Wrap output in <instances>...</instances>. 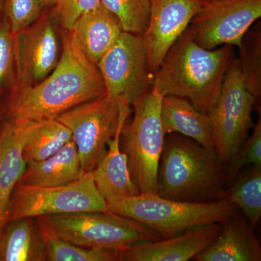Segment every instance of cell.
Instances as JSON below:
<instances>
[{"mask_svg":"<svg viewBox=\"0 0 261 261\" xmlns=\"http://www.w3.org/2000/svg\"><path fill=\"white\" fill-rule=\"evenodd\" d=\"M226 189L224 199L243 211L252 227L261 217V168L252 166Z\"/></svg>","mask_w":261,"mask_h":261,"instance_id":"23","label":"cell"},{"mask_svg":"<svg viewBox=\"0 0 261 261\" xmlns=\"http://www.w3.org/2000/svg\"><path fill=\"white\" fill-rule=\"evenodd\" d=\"M2 6H3V0H0V11H1Z\"/></svg>","mask_w":261,"mask_h":261,"instance_id":"32","label":"cell"},{"mask_svg":"<svg viewBox=\"0 0 261 261\" xmlns=\"http://www.w3.org/2000/svg\"><path fill=\"white\" fill-rule=\"evenodd\" d=\"M256 102L245 86L238 59L225 75L219 97L208 113L214 147L223 165L233 159L253 126L252 111Z\"/></svg>","mask_w":261,"mask_h":261,"instance_id":"8","label":"cell"},{"mask_svg":"<svg viewBox=\"0 0 261 261\" xmlns=\"http://www.w3.org/2000/svg\"><path fill=\"white\" fill-rule=\"evenodd\" d=\"M15 64L14 39L8 22L0 23V88L8 83Z\"/></svg>","mask_w":261,"mask_h":261,"instance_id":"30","label":"cell"},{"mask_svg":"<svg viewBox=\"0 0 261 261\" xmlns=\"http://www.w3.org/2000/svg\"><path fill=\"white\" fill-rule=\"evenodd\" d=\"M108 97L132 106L152 87L145 43L141 36L121 33L97 65Z\"/></svg>","mask_w":261,"mask_h":261,"instance_id":"10","label":"cell"},{"mask_svg":"<svg viewBox=\"0 0 261 261\" xmlns=\"http://www.w3.org/2000/svg\"><path fill=\"white\" fill-rule=\"evenodd\" d=\"M261 17V0H203L187 30L205 49H240L245 34Z\"/></svg>","mask_w":261,"mask_h":261,"instance_id":"11","label":"cell"},{"mask_svg":"<svg viewBox=\"0 0 261 261\" xmlns=\"http://www.w3.org/2000/svg\"><path fill=\"white\" fill-rule=\"evenodd\" d=\"M221 224L202 225L179 234L116 250L119 261H187L206 250L217 238Z\"/></svg>","mask_w":261,"mask_h":261,"instance_id":"14","label":"cell"},{"mask_svg":"<svg viewBox=\"0 0 261 261\" xmlns=\"http://www.w3.org/2000/svg\"><path fill=\"white\" fill-rule=\"evenodd\" d=\"M38 123L8 120L0 128V228L8 222L10 197L27 167L24 146Z\"/></svg>","mask_w":261,"mask_h":261,"instance_id":"15","label":"cell"},{"mask_svg":"<svg viewBox=\"0 0 261 261\" xmlns=\"http://www.w3.org/2000/svg\"><path fill=\"white\" fill-rule=\"evenodd\" d=\"M71 140L69 128L56 118L39 122L24 146V159L27 163L47 159Z\"/></svg>","mask_w":261,"mask_h":261,"instance_id":"22","label":"cell"},{"mask_svg":"<svg viewBox=\"0 0 261 261\" xmlns=\"http://www.w3.org/2000/svg\"><path fill=\"white\" fill-rule=\"evenodd\" d=\"M17 82L14 89L32 87L56 68L61 47L54 19L41 16L28 28L13 34Z\"/></svg>","mask_w":261,"mask_h":261,"instance_id":"12","label":"cell"},{"mask_svg":"<svg viewBox=\"0 0 261 261\" xmlns=\"http://www.w3.org/2000/svg\"><path fill=\"white\" fill-rule=\"evenodd\" d=\"M105 94L106 87L97 65L89 61L66 30L56 68L36 85L14 89L8 106V120L40 122L55 119L65 111Z\"/></svg>","mask_w":261,"mask_h":261,"instance_id":"1","label":"cell"},{"mask_svg":"<svg viewBox=\"0 0 261 261\" xmlns=\"http://www.w3.org/2000/svg\"><path fill=\"white\" fill-rule=\"evenodd\" d=\"M252 165L261 168V117L254 127L252 135L244 142L226 165V176L227 185H231L240 175V171L245 166Z\"/></svg>","mask_w":261,"mask_h":261,"instance_id":"27","label":"cell"},{"mask_svg":"<svg viewBox=\"0 0 261 261\" xmlns=\"http://www.w3.org/2000/svg\"><path fill=\"white\" fill-rule=\"evenodd\" d=\"M148 25L142 39L153 76L170 48L187 30L203 0H150Z\"/></svg>","mask_w":261,"mask_h":261,"instance_id":"13","label":"cell"},{"mask_svg":"<svg viewBox=\"0 0 261 261\" xmlns=\"http://www.w3.org/2000/svg\"><path fill=\"white\" fill-rule=\"evenodd\" d=\"M41 0H6L5 9L13 34L28 28L42 16Z\"/></svg>","mask_w":261,"mask_h":261,"instance_id":"28","label":"cell"},{"mask_svg":"<svg viewBox=\"0 0 261 261\" xmlns=\"http://www.w3.org/2000/svg\"><path fill=\"white\" fill-rule=\"evenodd\" d=\"M58 0H41L44 8L45 7L53 6V5H56Z\"/></svg>","mask_w":261,"mask_h":261,"instance_id":"31","label":"cell"},{"mask_svg":"<svg viewBox=\"0 0 261 261\" xmlns=\"http://www.w3.org/2000/svg\"><path fill=\"white\" fill-rule=\"evenodd\" d=\"M238 59L245 86L256 102L261 95V37L260 31L247 32L240 48Z\"/></svg>","mask_w":261,"mask_h":261,"instance_id":"26","label":"cell"},{"mask_svg":"<svg viewBox=\"0 0 261 261\" xmlns=\"http://www.w3.org/2000/svg\"><path fill=\"white\" fill-rule=\"evenodd\" d=\"M119 20L123 32L142 36L148 25L150 0H99Z\"/></svg>","mask_w":261,"mask_h":261,"instance_id":"25","label":"cell"},{"mask_svg":"<svg viewBox=\"0 0 261 261\" xmlns=\"http://www.w3.org/2000/svg\"><path fill=\"white\" fill-rule=\"evenodd\" d=\"M99 5V0H58L56 15L65 30L69 31L81 15Z\"/></svg>","mask_w":261,"mask_h":261,"instance_id":"29","label":"cell"},{"mask_svg":"<svg viewBox=\"0 0 261 261\" xmlns=\"http://www.w3.org/2000/svg\"><path fill=\"white\" fill-rule=\"evenodd\" d=\"M132 112L130 106L105 94L57 117L71 132L84 172L93 171L106 154L108 142Z\"/></svg>","mask_w":261,"mask_h":261,"instance_id":"7","label":"cell"},{"mask_svg":"<svg viewBox=\"0 0 261 261\" xmlns=\"http://www.w3.org/2000/svg\"><path fill=\"white\" fill-rule=\"evenodd\" d=\"M221 224V231L214 243L197 254V261H260L261 247L252 226L239 214Z\"/></svg>","mask_w":261,"mask_h":261,"instance_id":"16","label":"cell"},{"mask_svg":"<svg viewBox=\"0 0 261 261\" xmlns=\"http://www.w3.org/2000/svg\"><path fill=\"white\" fill-rule=\"evenodd\" d=\"M69 32L89 61L97 65L123 30L116 17L100 5L81 15Z\"/></svg>","mask_w":261,"mask_h":261,"instance_id":"18","label":"cell"},{"mask_svg":"<svg viewBox=\"0 0 261 261\" xmlns=\"http://www.w3.org/2000/svg\"><path fill=\"white\" fill-rule=\"evenodd\" d=\"M37 221L41 232L86 248L117 250L163 238L142 223L110 211L43 216Z\"/></svg>","mask_w":261,"mask_h":261,"instance_id":"4","label":"cell"},{"mask_svg":"<svg viewBox=\"0 0 261 261\" xmlns=\"http://www.w3.org/2000/svg\"><path fill=\"white\" fill-rule=\"evenodd\" d=\"M233 56L230 45L214 49L201 47L187 29L163 58L152 87L163 97L185 98L208 114L219 97Z\"/></svg>","mask_w":261,"mask_h":261,"instance_id":"2","label":"cell"},{"mask_svg":"<svg viewBox=\"0 0 261 261\" xmlns=\"http://www.w3.org/2000/svg\"><path fill=\"white\" fill-rule=\"evenodd\" d=\"M162 98L152 87L132 105L133 118L121 130V150L126 154L130 176L140 194L157 192L166 138L161 121Z\"/></svg>","mask_w":261,"mask_h":261,"instance_id":"6","label":"cell"},{"mask_svg":"<svg viewBox=\"0 0 261 261\" xmlns=\"http://www.w3.org/2000/svg\"><path fill=\"white\" fill-rule=\"evenodd\" d=\"M126 122L120 124L108 142L106 154L91 171L98 191L107 203L140 194L130 176L126 154L121 148V130Z\"/></svg>","mask_w":261,"mask_h":261,"instance_id":"17","label":"cell"},{"mask_svg":"<svg viewBox=\"0 0 261 261\" xmlns=\"http://www.w3.org/2000/svg\"><path fill=\"white\" fill-rule=\"evenodd\" d=\"M108 211L136 220L157 231L163 238L196 226L221 223L238 207L226 199L206 202L168 200L157 193L140 194L107 203Z\"/></svg>","mask_w":261,"mask_h":261,"instance_id":"5","label":"cell"},{"mask_svg":"<svg viewBox=\"0 0 261 261\" xmlns=\"http://www.w3.org/2000/svg\"><path fill=\"white\" fill-rule=\"evenodd\" d=\"M215 148L192 139L168 134L157 176V192L168 200L191 202L224 199L226 176Z\"/></svg>","mask_w":261,"mask_h":261,"instance_id":"3","label":"cell"},{"mask_svg":"<svg viewBox=\"0 0 261 261\" xmlns=\"http://www.w3.org/2000/svg\"><path fill=\"white\" fill-rule=\"evenodd\" d=\"M44 238L33 218L7 223L0 228V261H44Z\"/></svg>","mask_w":261,"mask_h":261,"instance_id":"21","label":"cell"},{"mask_svg":"<svg viewBox=\"0 0 261 261\" xmlns=\"http://www.w3.org/2000/svg\"><path fill=\"white\" fill-rule=\"evenodd\" d=\"M88 211H108L107 202L98 191L91 172L65 186L34 187L17 184L10 197L8 222Z\"/></svg>","mask_w":261,"mask_h":261,"instance_id":"9","label":"cell"},{"mask_svg":"<svg viewBox=\"0 0 261 261\" xmlns=\"http://www.w3.org/2000/svg\"><path fill=\"white\" fill-rule=\"evenodd\" d=\"M161 121L165 134H178L206 148H215L208 114L201 112L185 98L164 96L161 101Z\"/></svg>","mask_w":261,"mask_h":261,"instance_id":"20","label":"cell"},{"mask_svg":"<svg viewBox=\"0 0 261 261\" xmlns=\"http://www.w3.org/2000/svg\"><path fill=\"white\" fill-rule=\"evenodd\" d=\"M85 173L76 146L71 140L47 159L27 162L18 183L34 187L65 186L79 181Z\"/></svg>","mask_w":261,"mask_h":261,"instance_id":"19","label":"cell"},{"mask_svg":"<svg viewBox=\"0 0 261 261\" xmlns=\"http://www.w3.org/2000/svg\"><path fill=\"white\" fill-rule=\"evenodd\" d=\"M42 233L47 260L119 261L116 250L86 248L56 237Z\"/></svg>","mask_w":261,"mask_h":261,"instance_id":"24","label":"cell"}]
</instances>
